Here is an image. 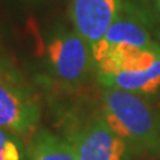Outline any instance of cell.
Segmentation results:
<instances>
[{"mask_svg":"<svg viewBox=\"0 0 160 160\" xmlns=\"http://www.w3.org/2000/svg\"><path fill=\"white\" fill-rule=\"evenodd\" d=\"M123 4L124 0H71L69 18L73 29L93 47L116 20Z\"/></svg>","mask_w":160,"mask_h":160,"instance_id":"cell-5","label":"cell"},{"mask_svg":"<svg viewBox=\"0 0 160 160\" xmlns=\"http://www.w3.org/2000/svg\"><path fill=\"white\" fill-rule=\"evenodd\" d=\"M28 147L29 160H78L68 140L47 129H38Z\"/></svg>","mask_w":160,"mask_h":160,"instance_id":"cell-7","label":"cell"},{"mask_svg":"<svg viewBox=\"0 0 160 160\" xmlns=\"http://www.w3.org/2000/svg\"><path fill=\"white\" fill-rule=\"evenodd\" d=\"M133 3L146 16L151 28L160 31V0H133Z\"/></svg>","mask_w":160,"mask_h":160,"instance_id":"cell-9","label":"cell"},{"mask_svg":"<svg viewBox=\"0 0 160 160\" xmlns=\"http://www.w3.org/2000/svg\"><path fill=\"white\" fill-rule=\"evenodd\" d=\"M151 29L152 28L146 16L136 4L133 2H124L119 16L111 24L100 43L106 46L127 44L148 49L160 48L159 44L152 39Z\"/></svg>","mask_w":160,"mask_h":160,"instance_id":"cell-6","label":"cell"},{"mask_svg":"<svg viewBox=\"0 0 160 160\" xmlns=\"http://www.w3.org/2000/svg\"><path fill=\"white\" fill-rule=\"evenodd\" d=\"M40 116L33 87L11 62L0 58V128L31 139L39 129Z\"/></svg>","mask_w":160,"mask_h":160,"instance_id":"cell-2","label":"cell"},{"mask_svg":"<svg viewBox=\"0 0 160 160\" xmlns=\"http://www.w3.org/2000/svg\"><path fill=\"white\" fill-rule=\"evenodd\" d=\"M44 63L60 86L76 89L95 72L92 47L75 29L59 28L44 43Z\"/></svg>","mask_w":160,"mask_h":160,"instance_id":"cell-3","label":"cell"},{"mask_svg":"<svg viewBox=\"0 0 160 160\" xmlns=\"http://www.w3.org/2000/svg\"><path fill=\"white\" fill-rule=\"evenodd\" d=\"M102 116L131 148L160 158V109L146 96L103 88Z\"/></svg>","mask_w":160,"mask_h":160,"instance_id":"cell-1","label":"cell"},{"mask_svg":"<svg viewBox=\"0 0 160 160\" xmlns=\"http://www.w3.org/2000/svg\"><path fill=\"white\" fill-rule=\"evenodd\" d=\"M0 160H29V147L24 138L0 128Z\"/></svg>","mask_w":160,"mask_h":160,"instance_id":"cell-8","label":"cell"},{"mask_svg":"<svg viewBox=\"0 0 160 160\" xmlns=\"http://www.w3.org/2000/svg\"><path fill=\"white\" fill-rule=\"evenodd\" d=\"M78 160H124L129 146L108 126L104 118H93L66 138Z\"/></svg>","mask_w":160,"mask_h":160,"instance_id":"cell-4","label":"cell"}]
</instances>
